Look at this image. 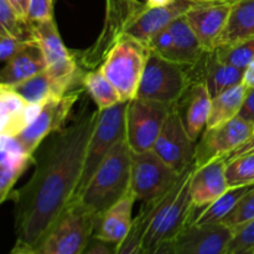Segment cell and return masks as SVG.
<instances>
[{
	"label": "cell",
	"mask_w": 254,
	"mask_h": 254,
	"mask_svg": "<svg viewBox=\"0 0 254 254\" xmlns=\"http://www.w3.org/2000/svg\"><path fill=\"white\" fill-rule=\"evenodd\" d=\"M98 114V108L83 106L71 123L51 134L34 154L31 178L10 197L15 205L16 243L36 247L74 200Z\"/></svg>",
	"instance_id": "6da1fadb"
},
{
	"label": "cell",
	"mask_w": 254,
	"mask_h": 254,
	"mask_svg": "<svg viewBox=\"0 0 254 254\" xmlns=\"http://www.w3.org/2000/svg\"><path fill=\"white\" fill-rule=\"evenodd\" d=\"M133 151L127 140L117 144L74 200L99 218L130 192ZM73 200V201H74Z\"/></svg>",
	"instance_id": "7a4b0ae2"
},
{
	"label": "cell",
	"mask_w": 254,
	"mask_h": 254,
	"mask_svg": "<svg viewBox=\"0 0 254 254\" xmlns=\"http://www.w3.org/2000/svg\"><path fill=\"white\" fill-rule=\"evenodd\" d=\"M198 79H202L201 62L186 66L150 51L136 97L174 107Z\"/></svg>",
	"instance_id": "3957f363"
},
{
	"label": "cell",
	"mask_w": 254,
	"mask_h": 254,
	"mask_svg": "<svg viewBox=\"0 0 254 254\" xmlns=\"http://www.w3.org/2000/svg\"><path fill=\"white\" fill-rule=\"evenodd\" d=\"M193 170L195 163L183 174L175 188L158 205L144 236V252L175 241L186 226L192 222L190 180Z\"/></svg>",
	"instance_id": "277c9868"
},
{
	"label": "cell",
	"mask_w": 254,
	"mask_h": 254,
	"mask_svg": "<svg viewBox=\"0 0 254 254\" xmlns=\"http://www.w3.org/2000/svg\"><path fill=\"white\" fill-rule=\"evenodd\" d=\"M149 52L148 45L126 35L114 44L98 67L123 102L131 101L138 94Z\"/></svg>",
	"instance_id": "5b68a950"
},
{
	"label": "cell",
	"mask_w": 254,
	"mask_h": 254,
	"mask_svg": "<svg viewBox=\"0 0 254 254\" xmlns=\"http://www.w3.org/2000/svg\"><path fill=\"white\" fill-rule=\"evenodd\" d=\"M96 227V216L74 200L34 250L37 254H82Z\"/></svg>",
	"instance_id": "8992f818"
},
{
	"label": "cell",
	"mask_w": 254,
	"mask_h": 254,
	"mask_svg": "<svg viewBox=\"0 0 254 254\" xmlns=\"http://www.w3.org/2000/svg\"><path fill=\"white\" fill-rule=\"evenodd\" d=\"M32 26L35 39L44 52L46 72L54 82L57 94L62 96L74 86L82 83L84 72L79 67L76 55L64 46L55 19L32 22Z\"/></svg>",
	"instance_id": "52a82bcc"
},
{
	"label": "cell",
	"mask_w": 254,
	"mask_h": 254,
	"mask_svg": "<svg viewBox=\"0 0 254 254\" xmlns=\"http://www.w3.org/2000/svg\"><path fill=\"white\" fill-rule=\"evenodd\" d=\"M181 176L183 174L171 168L153 149L133 153L130 191L141 205L165 197L180 181Z\"/></svg>",
	"instance_id": "ba28073f"
},
{
	"label": "cell",
	"mask_w": 254,
	"mask_h": 254,
	"mask_svg": "<svg viewBox=\"0 0 254 254\" xmlns=\"http://www.w3.org/2000/svg\"><path fill=\"white\" fill-rule=\"evenodd\" d=\"M127 103L128 102H121L111 108L99 111L96 127L87 146L83 173L79 180L76 197L86 188L94 171L111 153L112 149L118 143L126 140Z\"/></svg>",
	"instance_id": "9c48e42d"
},
{
	"label": "cell",
	"mask_w": 254,
	"mask_h": 254,
	"mask_svg": "<svg viewBox=\"0 0 254 254\" xmlns=\"http://www.w3.org/2000/svg\"><path fill=\"white\" fill-rule=\"evenodd\" d=\"M144 2L139 0H106V20L103 31L91 49L76 52V59L83 72L98 68L116 42L126 36L127 29Z\"/></svg>",
	"instance_id": "30bf717a"
},
{
	"label": "cell",
	"mask_w": 254,
	"mask_h": 254,
	"mask_svg": "<svg viewBox=\"0 0 254 254\" xmlns=\"http://www.w3.org/2000/svg\"><path fill=\"white\" fill-rule=\"evenodd\" d=\"M84 92V87L77 84L64 94L52 97L42 104L36 118L15 138L20 141L29 155L34 156L39 146L51 134L61 130L68 124L69 116Z\"/></svg>",
	"instance_id": "8fae6325"
},
{
	"label": "cell",
	"mask_w": 254,
	"mask_h": 254,
	"mask_svg": "<svg viewBox=\"0 0 254 254\" xmlns=\"http://www.w3.org/2000/svg\"><path fill=\"white\" fill-rule=\"evenodd\" d=\"M173 106L145 98L127 103L126 140L133 153L151 150Z\"/></svg>",
	"instance_id": "7c38bea8"
},
{
	"label": "cell",
	"mask_w": 254,
	"mask_h": 254,
	"mask_svg": "<svg viewBox=\"0 0 254 254\" xmlns=\"http://www.w3.org/2000/svg\"><path fill=\"white\" fill-rule=\"evenodd\" d=\"M254 134V124L236 117L232 121L205 129L202 135L196 141V168L206 165L217 159H227L235 150L250 140Z\"/></svg>",
	"instance_id": "4fadbf2b"
},
{
	"label": "cell",
	"mask_w": 254,
	"mask_h": 254,
	"mask_svg": "<svg viewBox=\"0 0 254 254\" xmlns=\"http://www.w3.org/2000/svg\"><path fill=\"white\" fill-rule=\"evenodd\" d=\"M153 150L178 173L184 174L195 160L196 141L185 129L181 117L173 107Z\"/></svg>",
	"instance_id": "5bb4252c"
},
{
	"label": "cell",
	"mask_w": 254,
	"mask_h": 254,
	"mask_svg": "<svg viewBox=\"0 0 254 254\" xmlns=\"http://www.w3.org/2000/svg\"><path fill=\"white\" fill-rule=\"evenodd\" d=\"M233 236L223 223H190L174 241V254H227Z\"/></svg>",
	"instance_id": "9a60e30c"
},
{
	"label": "cell",
	"mask_w": 254,
	"mask_h": 254,
	"mask_svg": "<svg viewBox=\"0 0 254 254\" xmlns=\"http://www.w3.org/2000/svg\"><path fill=\"white\" fill-rule=\"evenodd\" d=\"M233 2H202L195 4L185 14L206 52L217 49L218 40L225 30Z\"/></svg>",
	"instance_id": "2e32d148"
},
{
	"label": "cell",
	"mask_w": 254,
	"mask_h": 254,
	"mask_svg": "<svg viewBox=\"0 0 254 254\" xmlns=\"http://www.w3.org/2000/svg\"><path fill=\"white\" fill-rule=\"evenodd\" d=\"M228 189L225 159H217L201 168L195 166L190 180V197L193 208L192 222L201 211L217 200Z\"/></svg>",
	"instance_id": "e0dca14e"
},
{
	"label": "cell",
	"mask_w": 254,
	"mask_h": 254,
	"mask_svg": "<svg viewBox=\"0 0 254 254\" xmlns=\"http://www.w3.org/2000/svg\"><path fill=\"white\" fill-rule=\"evenodd\" d=\"M195 4L190 0H173L165 6L149 7L144 2L127 29L126 35L148 45L159 31L166 29L174 20L185 15Z\"/></svg>",
	"instance_id": "ac0fdd59"
},
{
	"label": "cell",
	"mask_w": 254,
	"mask_h": 254,
	"mask_svg": "<svg viewBox=\"0 0 254 254\" xmlns=\"http://www.w3.org/2000/svg\"><path fill=\"white\" fill-rule=\"evenodd\" d=\"M211 102L212 97L207 86L203 79H198L191 84L188 92L174 106L192 140L197 141L207 127Z\"/></svg>",
	"instance_id": "d6986e66"
},
{
	"label": "cell",
	"mask_w": 254,
	"mask_h": 254,
	"mask_svg": "<svg viewBox=\"0 0 254 254\" xmlns=\"http://www.w3.org/2000/svg\"><path fill=\"white\" fill-rule=\"evenodd\" d=\"M30 165L34 156L29 155L15 136L0 135V201L10 200L17 180Z\"/></svg>",
	"instance_id": "ffe728a7"
},
{
	"label": "cell",
	"mask_w": 254,
	"mask_h": 254,
	"mask_svg": "<svg viewBox=\"0 0 254 254\" xmlns=\"http://www.w3.org/2000/svg\"><path fill=\"white\" fill-rule=\"evenodd\" d=\"M41 107L42 104H32L25 101L10 87L0 86V135H19L36 118Z\"/></svg>",
	"instance_id": "44dd1931"
},
{
	"label": "cell",
	"mask_w": 254,
	"mask_h": 254,
	"mask_svg": "<svg viewBox=\"0 0 254 254\" xmlns=\"http://www.w3.org/2000/svg\"><path fill=\"white\" fill-rule=\"evenodd\" d=\"M46 69L44 52L39 42H26L12 59L5 64L0 73V86L14 87Z\"/></svg>",
	"instance_id": "7402d4cb"
},
{
	"label": "cell",
	"mask_w": 254,
	"mask_h": 254,
	"mask_svg": "<svg viewBox=\"0 0 254 254\" xmlns=\"http://www.w3.org/2000/svg\"><path fill=\"white\" fill-rule=\"evenodd\" d=\"M135 201V196L130 191L116 205L112 206L97 222L94 237L119 245L133 226L134 218L131 217V212Z\"/></svg>",
	"instance_id": "603a6c76"
},
{
	"label": "cell",
	"mask_w": 254,
	"mask_h": 254,
	"mask_svg": "<svg viewBox=\"0 0 254 254\" xmlns=\"http://www.w3.org/2000/svg\"><path fill=\"white\" fill-rule=\"evenodd\" d=\"M174 39V50L170 60L186 66H196L200 64L206 55L203 47L191 29L185 15L178 17L169 25Z\"/></svg>",
	"instance_id": "cb8c5ba5"
},
{
	"label": "cell",
	"mask_w": 254,
	"mask_h": 254,
	"mask_svg": "<svg viewBox=\"0 0 254 254\" xmlns=\"http://www.w3.org/2000/svg\"><path fill=\"white\" fill-rule=\"evenodd\" d=\"M201 69L202 79L212 98L243 82L245 69L225 64L217 59L215 52L206 55L201 62Z\"/></svg>",
	"instance_id": "d4e9b609"
},
{
	"label": "cell",
	"mask_w": 254,
	"mask_h": 254,
	"mask_svg": "<svg viewBox=\"0 0 254 254\" xmlns=\"http://www.w3.org/2000/svg\"><path fill=\"white\" fill-rule=\"evenodd\" d=\"M254 37V0L233 2L225 30L218 40L217 49Z\"/></svg>",
	"instance_id": "484cf974"
},
{
	"label": "cell",
	"mask_w": 254,
	"mask_h": 254,
	"mask_svg": "<svg viewBox=\"0 0 254 254\" xmlns=\"http://www.w3.org/2000/svg\"><path fill=\"white\" fill-rule=\"evenodd\" d=\"M246 93H247V88L245 87V84L241 83L213 97L206 129L222 126L238 117L241 107L245 101Z\"/></svg>",
	"instance_id": "4316f807"
},
{
	"label": "cell",
	"mask_w": 254,
	"mask_h": 254,
	"mask_svg": "<svg viewBox=\"0 0 254 254\" xmlns=\"http://www.w3.org/2000/svg\"><path fill=\"white\" fill-rule=\"evenodd\" d=\"M254 184L243 186H235L230 188L223 195L216 201H213L210 206L201 211L196 220L192 223L196 225H211V223H221L237 206L241 198L250 190H252Z\"/></svg>",
	"instance_id": "83f0119b"
},
{
	"label": "cell",
	"mask_w": 254,
	"mask_h": 254,
	"mask_svg": "<svg viewBox=\"0 0 254 254\" xmlns=\"http://www.w3.org/2000/svg\"><path fill=\"white\" fill-rule=\"evenodd\" d=\"M82 86L99 111L108 109L123 102L116 87L99 68L84 72L82 76Z\"/></svg>",
	"instance_id": "f1b7e54d"
},
{
	"label": "cell",
	"mask_w": 254,
	"mask_h": 254,
	"mask_svg": "<svg viewBox=\"0 0 254 254\" xmlns=\"http://www.w3.org/2000/svg\"><path fill=\"white\" fill-rule=\"evenodd\" d=\"M161 200L141 205L140 212L134 218L133 226H131L127 237L117 247L116 254H144V236H145L151 217H153L154 212H155L156 207Z\"/></svg>",
	"instance_id": "f546056e"
},
{
	"label": "cell",
	"mask_w": 254,
	"mask_h": 254,
	"mask_svg": "<svg viewBox=\"0 0 254 254\" xmlns=\"http://www.w3.org/2000/svg\"><path fill=\"white\" fill-rule=\"evenodd\" d=\"M10 88L14 89L25 101L32 104H44L52 97H59L54 82L50 78L46 69Z\"/></svg>",
	"instance_id": "4dcf8cb0"
},
{
	"label": "cell",
	"mask_w": 254,
	"mask_h": 254,
	"mask_svg": "<svg viewBox=\"0 0 254 254\" xmlns=\"http://www.w3.org/2000/svg\"><path fill=\"white\" fill-rule=\"evenodd\" d=\"M0 27L24 42L36 40L32 22L20 16L7 0H0Z\"/></svg>",
	"instance_id": "1f68e13d"
},
{
	"label": "cell",
	"mask_w": 254,
	"mask_h": 254,
	"mask_svg": "<svg viewBox=\"0 0 254 254\" xmlns=\"http://www.w3.org/2000/svg\"><path fill=\"white\" fill-rule=\"evenodd\" d=\"M226 178L230 188L254 184V153L226 161Z\"/></svg>",
	"instance_id": "d6a6232c"
},
{
	"label": "cell",
	"mask_w": 254,
	"mask_h": 254,
	"mask_svg": "<svg viewBox=\"0 0 254 254\" xmlns=\"http://www.w3.org/2000/svg\"><path fill=\"white\" fill-rule=\"evenodd\" d=\"M213 52L217 59L225 64L246 69L254 59V37L230 46L218 47Z\"/></svg>",
	"instance_id": "836d02e7"
},
{
	"label": "cell",
	"mask_w": 254,
	"mask_h": 254,
	"mask_svg": "<svg viewBox=\"0 0 254 254\" xmlns=\"http://www.w3.org/2000/svg\"><path fill=\"white\" fill-rule=\"evenodd\" d=\"M254 218V186L252 190L248 191L242 198H241L240 202L237 203V206L235 207V210L225 218L221 223L226 225L227 227H230L231 230H233V232L238 230L240 227H242L243 225H246L247 222H250L251 220Z\"/></svg>",
	"instance_id": "e575fe53"
},
{
	"label": "cell",
	"mask_w": 254,
	"mask_h": 254,
	"mask_svg": "<svg viewBox=\"0 0 254 254\" xmlns=\"http://www.w3.org/2000/svg\"><path fill=\"white\" fill-rule=\"evenodd\" d=\"M242 250H254V218L236 231L227 253Z\"/></svg>",
	"instance_id": "d590c367"
},
{
	"label": "cell",
	"mask_w": 254,
	"mask_h": 254,
	"mask_svg": "<svg viewBox=\"0 0 254 254\" xmlns=\"http://www.w3.org/2000/svg\"><path fill=\"white\" fill-rule=\"evenodd\" d=\"M149 50L160 55L164 59L170 60L174 50V39L169 26L159 31L148 44Z\"/></svg>",
	"instance_id": "8d00e7d4"
},
{
	"label": "cell",
	"mask_w": 254,
	"mask_h": 254,
	"mask_svg": "<svg viewBox=\"0 0 254 254\" xmlns=\"http://www.w3.org/2000/svg\"><path fill=\"white\" fill-rule=\"evenodd\" d=\"M51 19H54V0H29V21L41 22Z\"/></svg>",
	"instance_id": "74e56055"
},
{
	"label": "cell",
	"mask_w": 254,
	"mask_h": 254,
	"mask_svg": "<svg viewBox=\"0 0 254 254\" xmlns=\"http://www.w3.org/2000/svg\"><path fill=\"white\" fill-rule=\"evenodd\" d=\"M25 44L26 42L21 41L14 35L9 34L0 27V60H1V62L6 64L24 47Z\"/></svg>",
	"instance_id": "f35d334b"
},
{
	"label": "cell",
	"mask_w": 254,
	"mask_h": 254,
	"mask_svg": "<svg viewBox=\"0 0 254 254\" xmlns=\"http://www.w3.org/2000/svg\"><path fill=\"white\" fill-rule=\"evenodd\" d=\"M117 247V243L106 242L93 236L82 254H116Z\"/></svg>",
	"instance_id": "ab89813d"
},
{
	"label": "cell",
	"mask_w": 254,
	"mask_h": 254,
	"mask_svg": "<svg viewBox=\"0 0 254 254\" xmlns=\"http://www.w3.org/2000/svg\"><path fill=\"white\" fill-rule=\"evenodd\" d=\"M238 117L254 124V88L247 89V93H246L245 101H243L242 107H241Z\"/></svg>",
	"instance_id": "60d3db41"
},
{
	"label": "cell",
	"mask_w": 254,
	"mask_h": 254,
	"mask_svg": "<svg viewBox=\"0 0 254 254\" xmlns=\"http://www.w3.org/2000/svg\"><path fill=\"white\" fill-rule=\"evenodd\" d=\"M251 153H254V134L250 140L246 141L242 146H240L237 150L233 151V153L231 154L227 159H226V161L230 160V159H232V158H236V156L243 155V154H251Z\"/></svg>",
	"instance_id": "b9f144b4"
},
{
	"label": "cell",
	"mask_w": 254,
	"mask_h": 254,
	"mask_svg": "<svg viewBox=\"0 0 254 254\" xmlns=\"http://www.w3.org/2000/svg\"><path fill=\"white\" fill-rule=\"evenodd\" d=\"M17 11L21 17L27 20V12H29V0H7Z\"/></svg>",
	"instance_id": "7bdbcfd3"
},
{
	"label": "cell",
	"mask_w": 254,
	"mask_h": 254,
	"mask_svg": "<svg viewBox=\"0 0 254 254\" xmlns=\"http://www.w3.org/2000/svg\"><path fill=\"white\" fill-rule=\"evenodd\" d=\"M243 84L247 89L254 88V59L252 60L247 68L245 69V74H243Z\"/></svg>",
	"instance_id": "ee69618b"
},
{
	"label": "cell",
	"mask_w": 254,
	"mask_h": 254,
	"mask_svg": "<svg viewBox=\"0 0 254 254\" xmlns=\"http://www.w3.org/2000/svg\"><path fill=\"white\" fill-rule=\"evenodd\" d=\"M144 254H174V241L173 242H166L158 246L154 250L144 252Z\"/></svg>",
	"instance_id": "f6af8a7d"
},
{
	"label": "cell",
	"mask_w": 254,
	"mask_h": 254,
	"mask_svg": "<svg viewBox=\"0 0 254 254\" xmlns=\"http://www.w3.org/2000/svg\"><path fill=\"white\" fill-rule=\"evenodd\" d=\"M9 254H37L36 251L31 247H26V246H22L20 243H16L15 247L12 248L11 252Z\"/></svg>",
	"instance_id": "bcb514c9"
},
{
	"label": "cell",
	"mask_w": 254,
	"mask_h": 254,
	"mask_svg": "<svg viewBox=\"0 0 254 254\" xmlns=\"http://www.w3.org/2000/svg\"><path fill=\"white\" fill-rule=\"evenodd\" d=\"M171 1H173V0H145L144 2H145L149 7H159L169 5Z\"/></svg>",
	"instance_id": "7dc6e473"
},
{
	"label": "cell",
	"mask_w": 254,
	"mask_h": 254,
	"mask_svg": "<svg viewBox=\"0 0 254 254\" xmlns=\"http://www.w3.org/2000/svg\"><path fill=\"white\" fill-rule=\"evenodd\" d=\"M196 4H202V2H236L237 0H190Z\"/></svg>",
	"instance_id": "c3c4849f"
},
{
	"label": "cell",
	"mask_w": 254,
	"mask_h": 254,
	"mask_svg": "<svg viewBox=\"0 0 254 254\" xmlns=\"http://www.w3.org/2000/svg\"><path fill=\"white\" fill-rule=\"evenodd\" d=\"M254 250H242V251H236V252H231L227 254H253Z\"/></svg>",
	"instance_id": "681fc988"
},
{
	"label": "cell",
	"mask_w": 254,
	"mask_h": 254,
	"mask_svg": "<svg viewBox=\"0 0 254 254\" xmlns=\"http://www.w3.org/2000/svg\"><path fill=\"white\" fill-rule=\"evenodd\" d=\"M253 254H254V251H253Z\"/></svg>",
	"instance_id": "f907efd6"
}]
</instances>
